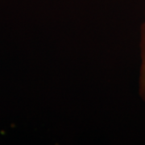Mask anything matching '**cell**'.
<instances>
[{
	"label": "cell",
	"instance_id": "obj_1",
	"mask_svg": "<svg viewBox=\"0 0 145 145\" xmlns=\"http://www.w3.org/2000/svg\"><path fill=\"white\" fill-rule=\"evenodd\" d=\"M140 69L139 77V93L145 102V18L140 31Z\"/></svg>",
	"mask_w": 145,
	"mask_h": 145
}]
</instances>
